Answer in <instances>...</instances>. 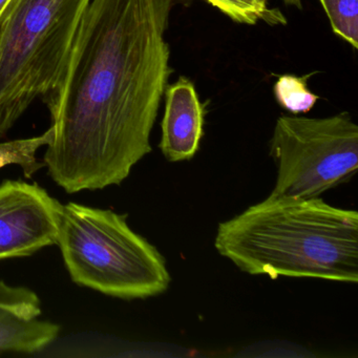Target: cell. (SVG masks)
I'll use <instances>...</instances> for the list:
<instances>
[{
    "instance_id": "obj_1",
    "label": "cell",
    "mask_w": 358,
    "mask_h": 358,
    "mask_svg": "<svg viewBox=\"0 0 358 358\" xmlns=\"http://www.w3.org/2000/svg\"><path fill=\"white\" fill-rule=\"evenodd\" d=\"M190 0H91L47 95L43 164L68 194L120 185L152 152L150 135L173 70L171 14Z\"/></svg>"
},
{
    "instance_id": "obj_2",
    "label": "cell",
    "mask_w": 358,
    "mask_h": 358,
    "mask_svg": "<svg viewBox=\"0 0 358 358\" xmlns=\"http://www.w3.org/2000/svg\"><path fill=\"white\" fill-rule=\"evenodd\" d=\"M215 246L251 275L358 282V213L320 198H271L220 224Z\"/></svg>"
},
{
    "instance_id": "obj_3",
    "label": "cell",
    "mask_w": 358,
    "mask_h": 358,
    "mask_svg": "<svg viewBox=\"0 0 358 358\" xmlns=\"http://www.w3.org/2000/svg\"><path fill=\"white\" fill-rule=\"evenodd\" d=\"M56 245L79 286L137 299L162 294L171 285L158 249L129 227L125 215L110 209L62 204Z\"/></svg>"
},
{
    "instance_id": "obj_4",
    "label": "cell",
    "mask_w": 358,
    "mask_h": 358,
    "mask_svg": "<svg viewBox=\"0 0 358 358\" xmlns=\"http://www.w3.org/2000/svg\"><path fill=\"white\" fill-rule=\"evenodd\" d=\"M91 0H10L0 15V136L55 87Z\"/></svg>"
},
{
    "instance_id": "obj_5",
    "label": "cell",
    "mask_w": 358,
    "mask_h": 358,
    "mask_svg": "<svg viewBox=\"0 0 358 358\" xmlns=\"http://www.w3.org/2000/svg\"><path fill=\"white\" fill-rule=\"evenodd\" d=\"M278 164L271 198L312 199L349 181L358 167V127L347 113L280 116L270 141Z\"/></svg>"
},
{
    "instance_id": "obj_6",
    "label": "cell",
    "mask_w": 358,
    "mask_h": 358,
    "mask_svg": "<svg viewBox=\"0 0 358 358\" xmlns=\"http://www.w3.org/2000/svg\"><path fill=\"white\" fill-rule=\"evenodd\" d=\"M60 206L37 184H0V261L30 257L57 244Z\"/></svg>"
},
{
    "instance_id": "obj_7",
    "label": "cell",
    "mask_w": 358,
    "mask_h": 358,
    "mask_svg": "<svg viewBox=\"0 0 358 358\" xmlns=\"http://www.w3.org/2000/svg\"><path fill=\"white\" fill-rule=\"evenodd\" d=\"M41 314L35 291L0 280V352L32 354L53 343L60 327L41 320Z\"/></svg>"
},
{
    "instance_id": "obj_8",
    "label": "cell",
    "mask_w": 358,
    "mask_h": 358,
    "mask_svg": "<svg viewBox=\"0 0 358 358\" xmlns=\"http://www.w3.org/2000/svg\"><path fill=\"white\" fill-rule=\"evenodd\" d=\"M160 150L171 162L194 158L200 148L206 110L189 79L180 77L165 90Z\"/></svg>"
},
{
    "instance_id": "obj_9",
    "label": "cell",
    "mask_w": 358,
    "mask_h": 358,
    "mask_svg": "<svg viewBox=\"0 0 358 358\" xmlns=\"http://www.w3.org/2000/svg\"><path fill=\"white\" fill-rule=\"evenodd\" d=\"M238 24L255 26L263 22L269 26H282L287 20L282 12L271 9L269 0H205Z\"/></svg>"
},
{
    "instance_id": "obj_10",
    "label": "cell",
    "mask_w": 358,
    "mask_h": 358,
    "mask_svg": "<svg viewBox=\"0 0 358 358\" xmlns=\"http://www.w3.org/2000/svg\"><path fill=\"white\" fill-rule=\"evenodd\" d=\"M51 138L52 131L49 129L36 137L0 143V169L7 165H18L26 177H32L45 166L43 162L37 159V152L50 143Z\"/></svg>"
},
{
    "instance_id": "obj_11",
    "label": "cell",
    "mask_w": 358,
    "mask_h": 358,
    "mask_svg": "<svg viewBox=\"0 0 358 358\" xmlns=\"http://www.w3.org/2000/svg\"><path fill=\"white\" fill-rule=\"evenodd\" d=\"M311 75L303 77L282 75L274 85L273 92L276 101L284 110L292 115L307 114L318 100V96L308 87Z\"/></svg>"
},
{
    "instance_id": "obj_12",
    "label": "cell",
    "mask_w": 358,
    "mask_h": 358,
    "mask_svg": "<svg viewBox=\"0 0 358 358\" xmlns=\"http://www.w3.org/2000/svg\"><path fill=\"white\" fill-rule=\"evenodd\" d=\"M335 35L358 49V0H320Z\"/></svg>"
},
{
    "instance_id": "obj_13",
    "label": "cell",
    "mask_w": 358,
    "mask_h": 358,
    "mask_svg": "<svg viewBox=\"0 0 358 358\" xmlns=\"http://www.w3.org/2000/svg\"><path fill=\"white\" fill-rule=\"evenodd\" d=\"M287 6H292V7L297 8V9H303V3L301 0H282Z\"/></svg>"
},
{
    "instance_id": "obj_14",
    "label": "cell",
    "mask_w": 358,
    "mask_h": 358,
    "mask_svg": "<svg viewBox=\"0 0 358 358\" xmlns=\"http://www.w3.org/2000/svg\"><path fill=\"white\" fill-rule=\"evenodd\" d=\"M10 0H0V15L3 13L5 8L7 7L8 3H9Z\"/></svg>"
}]
</instances>
